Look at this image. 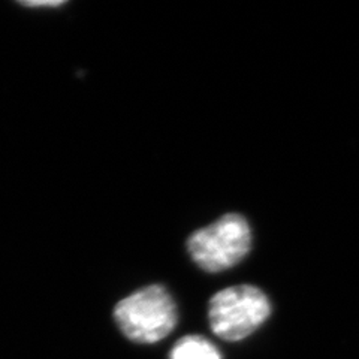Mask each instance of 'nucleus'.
Masks as SVG:
<instances>
[{
  "label": "nucleus",
  "mask_w": 359,
  "mask_h": 359,
  "mask_svg": "<svg viewBox=\"0 0 359 359\" xmlns=\"http://www.w3.org/2000/svg\"><path fill=\"white\" fill-rule=\"evenodd\" d=\"M114 319L129 340L153 344L174 331L178 313L170 292L161 285H151L121 299L114 309Z\"/></svg>",
  "instance_id": "1"
},
{
  "label": "nucleus",
  "mask_w": 359,
  "mask_h": 359,
  "mask_svg": "<svg viewBox=\"0 0 359 359\" xmlns=\"http://www.w3.org/2000/svg\"><path fill=\"white\" fill-rule=\"evenodd\" d=\"M252 247L250 224L241 215H224L190 235L187 250L207 273H222L240 264Z\"/></svg>",
  "instance_id": "2"
},
{
  "label": "nucleus",
  "mask_w": 359,
  "mask_h": 359,
  "mask_svg": "<svg viewBox=\"0 0 359 359\" xmlns=\"http://www.w3.org/2000/svg\"><path fill=\"white\" fill-rule=\"evenodd\" d=\"M271 314L264 292L252 285L223 289L210 299V328L219 339L240 341L259 330Z\"/></svg>",
  "instance_id": "3"
},
{
  "label": "nucleus",
  "mask_w": 359,
  "mask_h": 359,
  "mask_svg": "<svg viewBox=\"0 0 359 359\" xmlns=\"http://www.w3.org/2000/svg\"><path fill=\"white\" fill-rule=\"evenodd\" d=\"M170 359H222V355L205 337L186 335L174 344Z\"/></svg>",
  "instance_id": "4"
},
{
  "label": "nucleus",
  "mask_w": 359,
  "mask_h": 359,
  "mask_svg": "<svg viewBox=\"0 0 359 359\" xmlns=\"http://www.w3.org/2000/svg\"><path fill=\"white\" fill-rule=\"evenodd\" d=\"M62 4L59 2H30V4H26V6H59Z\"/></svg>",
  "instance_id": "5"
}]
</instances>
